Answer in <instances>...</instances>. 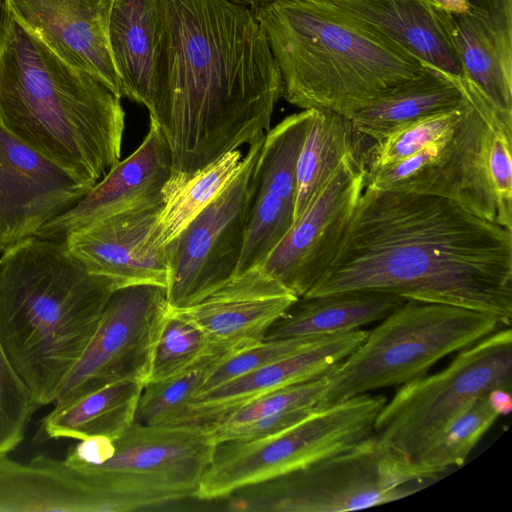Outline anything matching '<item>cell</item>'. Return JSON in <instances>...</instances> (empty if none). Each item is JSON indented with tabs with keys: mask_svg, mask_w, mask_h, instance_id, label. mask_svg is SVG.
<instances>
[{
	"mask_svg": "<svg viewBox=\"0 0 512 512\" xmlns=\"http://www.w3.org/2000/svg\"><path fill=\"white\" fill-rule=\"evenodd\" d=\"M500 327L484 312L405 300L327 373L315 409L421 377L440 359Z\"/></svg>",
	"mask_w": 512,
	"mask_h": 512,
	"instance_id": "obj_7",
	"label": "cell"
},
{
	"mask_svg": "<svg viewBox=\"0 0 512 512\" xmlns=\"http://www.w3.org/2000/svg\"><path fill=\"white\" fill-rule=\"evenodd\" d=\"M163 204L116 214L73 230L63 238L66 249L89 272L113 280L118 289L136 285L167 288L166 247L158 248L152 241Z\"/></svg>",
	"mask_w": 512,
	"mask_h": 512,
	"instance_id": "obj_17",
	"label": "cell"
},
{
	"mask_svg": "<svg viewBox=\"0 0 512 512\" xmlns=\"http://www.w3.org/2000/svg\"><path fill=\"white\" fill-rule=\"evenodd\" d=\"M328 336L329 335L262 340L255 345L240 350L220 363L208 376L195 396L306 349Z\"/></svg>",
	"mask_w": 512,
	"mask_h": 512,
	"instance_id": "obj_37",
	"label": "cell"
},
{
	"mask_svg": "<svg viewBox=\"0 0 512 512\" xmlns=\"http://www.w3.org/2000/svg\"><path fill=\"white\" fill-rule=\"evenodd\" d=\"M172 172L166 138L153 121L141 145L114 165L71 208L46 222L36 237L63 240L69 232L123 212L162 205Z\"/></svg>",
	"mask_w": 512,
	"mask_h": 512,
	"instance_id": "obj_18",
	"label": "cell"
},
{
	"mask_svg": "<svg viewBox=\"0 0 512 512\" xmlns=\"http://www.w3.org/2000/svg\"><path fill=\"white\" fill-rule=\"evenodd\" d=\"M452 15L469 12L468 0H431Z\"/></svg>",
	"mask_w": 512,
	"mask_h": 512,
	"instance_id": "obj_42",
	"label": "cell"
},
{
	"mask_svg": "<svg viewBox=\"0 0 512 512\" xmlns=\"http://www.w3.org/2000/svg\"><path fill=\"white\" fill-rule=\"evenodd\" d=\"M382 394H360L323 408L278 433L215 444L195 498L214 500L349 449L373 434L386 403Z\"/></svg>",
	"mask_w": 512,
	"mask_h": 512,
	"instance_id": "obj_10",
	"label": "cell"
},
{
	"mask_svg": "<svg viewBox=\"0 0 512 512\" xmlns=\"http://www.w3.org/2000/svg\"><path fill=\"white\" fill-rule=\"evenodd\" d=\"M298 299L261 267L235 274L199 302L169 312L198 328L216 345L245 349Z\"/></svg>",
	"mask_w": 512,
	"mask_h": 512,
	"instance_id": "obj_20",
	"label": "cell"
},
{
	"mask_svg": "<svg viewBox=\"0 0 512 512\" xmlns=\"http://www.w3.org/2000/svg\"><path fill=\"white\" fill-rule=\"evenodd\" d=\"M283 81L250 8L157 0L150 121L171 158L164 201L199 170L269 130Z\"/></svg>",
	"mask_w": 512,
	"mask_h": 512,
	"instance_id": "obj_1",
	"label": "cell"
},
{
	"mask_svg": "<svg viewBox=\"0 0 512 512\" xmlns=\"http://www.w3.org/2000/svg\"><path fill=\"white\" fill-rule=\"evenodd\" d=\"M0 123L24 144L94 186L120 161L121 98L67 63L0 6Z\"/></svg>",
	"mask_w": 512,
	"mask_h": 512,
	"instance_id": "obj_3",
	"label": "cell"
},
{
	"mask_svg": "<svg viewBox=\"0 0 512 512\" xmlns=\"http://www.w3.org/2000/svg\"><path fill=\"white\" fill-rule=\"evenodd\" d=\"M0 455V512H105L101 495L64 460L39 454L28 463Z\"/></svg>",
	"mask_w": 512,
	"mask_h": 512,
	"instance_id": "obj_23",
	"label": "cell"
},
{
	"mask_svg": "<svg viewBox=\"0 0 512 512\" xmlns=\"http://www.w3.org/2000/svg\"><path fill=\"white\" fill-rule=\"evenodd\" d=\"M404 298L378 291L299 297L267 329L263 340L325 336L360 329L387 317Z\"/></svg>",
	"mask_w": 512,
	"mask_h": 512,
	"instance_id": "obj_24",
	"label": "cell"
},
{
	"mask_svg": "<svg viewBox=\"0 0 512 512\" xmlns=\"http://www.w3.org/2000/svg\"><path fill=\"white\" fill-rule=\"evenodd\" d=\"M498 417L488 394L476 398L441 430L413 464L426 478L439 479L448 468L465 464Z\"/></svg>",
	"mask_w": 512,
	"mask_h": 512,
	"instance_id": "obj_32",
	"label": "cell"
},
{
	"mask_svg": "<svg viewBox=\"0 0 512 512\" xmlns=\"http://www.w3.org/2000/svg\"><path fill=\"white\" fill-rule=\"evenodd\" d=\"M313 408L283 411L222 430H206L213 444L230 440H253L278 433L309 415ZM204 426V425H203Z\"/></svg>",
	"mask_w": 512,
	"mask_h": 512,
	"instance_id": "obj_38",
	"label": "cell"
},
{
	"mask_svg": "<svg viewBox=\"0 0 512 512\" xmlns=\"http://www.w3.org/2000/svg\"><path fill=\"white\" fill-rule=\"evenodd\" d=\"M234 4L246 6V7H254L257 5H262L271 2L272 0H228Z\"/></svg>",
	"mask_w": 512,
	"mask_h": 512,
	"instance_id": "obj_43",
	"label": "cell"
},
{
	"mask_svg": "<svg viewBox=\"0 0 512 512\" xmlns=\"http://www.w3.org/2000/svg\"><path fill=\"white\" fill-rule=\"evenodd\" d=\"M264 136L248 145L229 185L165 246L170 309L199 302L235 274L244 244L252 173Z\"/></svg>",
	"mask_w": 512,
	"mask_h": 512,
	"instance_id": "obj_12",
	"label": "cell"
},
{
	"mask_svg": "<svg viewBox=\"0 0 512 512\" xmlns=\"http://www.w3.org/2000/svg\"><path fill=\"white\" fill-rule=\"evenodd\" d=\"M422 63L463 74L453 15L431 0H333Z\"/></svg>",
	"mask_w": 512,
	"mask_h": 512,
	"instance_id": "obj_22",
	"label": "cell"
},
{
	"mask_svg": "<svg viewBox=\"0 0 512 512\" xmlns=\"http://www.w3.org/2000/svg\"><path fill=\"white\" fill-rule=\"evenodd\" d=\"M291 105L350 117L418 75L424 63L333 0L250 7Z\"/></svg>",
	"mask_w": 512,
	"mask_h": 512,
	"instance_id": "obj_5",
	"label": "cell"
},
{
	"mask_svg": "<svg viewBox=\"0 0 512 512\" xmlns=\"http://www.w3.org/2000/svg\"><path fill=\"white\" fill-rule=\"evenodd\" d=\"M462 92L452 75L432 65L349 117L358 132L378 141L421 118L457 107Z\"/></svg>",
	"mask_w": 512,
	"mask_h": 512,
	"instance_id": "obj_25",
	"label": "cell"
},
{
	"mask_svg": "<svg viewBox=\"0 0 512 512\" xmlns=\"http://www.w3.org/2000/svg\"><path fill=\"white\" fill-rule=\"evenodd\" d=\"M223 349L237 348L216 345L200 328L168 312L154 349L147 383L175 376Z\"/></svg>",
	"mask_w": 512,
	"mask_h": 512,
	"instance_id": "obj_33",
	"label": "cell"
},
{
	"mask_svg": "<svg viewBox=\"0 0 512 512\" xmlns=\"http://www.w3.org/2000/svg\"><path fill=\"white\" fill-rule=\"evenodd\" d=\"M378 291L512 318V230L447 198L365 186L305 296ZM303 296V297H305Z\"/></svg>",
	"mask_w": 512,
	"mask_h": 512,
	"instance_id": "obj_2",
	"label": "cell"
},
{
	"mask_svg": "<svg viewBox=\"0 0 512 512\" xmlns=\"http://www.w3.org/2000/svg\"><path fill=\"white\" fill-rule=\"evenodd\" d=\"M456 79L465 100L457 123L410 157L367 169L366 186L447 198L512 230V110Z\"/></svg>",
	"mask_w": 512,
	"mask_h": 512,
	"instance_id": "obj_6",
	"label": "cell"
},
{
	"mask_svg": "<svg viewBox=\"0 0 512 512\" xmlns=\"http://www.w3.org/2000/svg\"><path fill=\"white\" fill-rule=\"evenodd\" d=\"M488 400L499 416H506L511 412V391L503 388L493 389L488 393Z\"/></svg>",
	"mask_w": 512,
	"mask_h": 512,
	"instance_id": "obj_41",
	"label": "cell"
},
{
	"mask_svg": "<svg viewBox=\"0 0 512 512\" xmlns=\"http://www.w3.org/2000/svg\"><path fill=\"white\" fill-rule=\"evenodd\" d=\"M311 116L312 109L302 110L265 133L252 173L244 244L235 274L261 267L294 223L297 160Z\"/></svg>",
	"mask_w": 512,
	"mask_h": 512,
	"instance_id": "obj_15",
	"label": "cell"
},
{
	"mask_svg": "<svg viewBox=\"0 0 512 512\" xmlns=\"http://www.w3.org/2000/svg\"><path fill=\"white\" fill-rule=\"evenodd\" d=\"M412 462L385 454L372 434L357 445L226 497L227 509L253 512H347L393 502L421 490Z\"/></svg>",
	"mask_w": 512,
	"mask_h": 512,
	"instance_id": "obj_8",
	"label": "cell"
},
{
	"mask_svg": "<svg viewBox=\"0 0 512 512\" xmlns=\"http://www.w3.org/2000/svg\"><path fill=\"white\" fill-rule=\"evenodd\" d=\"M453 19L462 75L496 105L512 110V56L501 49L492 32L475 15L456 14Z\"/></svg>",
	"mask_w": 512,
	"mask_h": 512,
	"instance_id": "obj_29",
	"label": "cell"
},
{
	"mask_svg": "<svg viewBox=\"0 0 512 512\" xmlns=\"http://www.w3.org/2000/svg\"><path fill=\"white\" fill-rule=\"evenodd\" d=\"M243 154L234 149L199 170L168 196L160 209L152 241L164 248L229 185L241 168Z\"/></svg>",
	"mask_w": 512,
	"mask_h": 512,
	"instance_id": "obj_30",
	"label": "cell"
},
{
	"mask_svg": "<svg viewBox=\"0 0 512 512\" xmlns=\"http://www.w3.org/2000/svg\"><path fill=\"white\" fill-rule=\"evenodd\" d=\"M327 373L309 381L262 394L202 425L207 430H222L283 411L301 408L315 409L326 384Z\"/></svg>",
	"mask_w": 512,
	"mask_h": 512,
	"instance_id": "obj_35",
	"label": "cell"
},
{
	"mask_svg": "<svg viewBox=\"0 0 512 512\" xmlns=\"http://www.w3.org/2000/svg\"><path fill=\"white\" fill-rule=\"evenodd\" d=\"M239 351L223 349L214 352L175 376L146 383L138 399L134 423L145 426L185 425L189 404L208 376L220 363Z\"/></svg>",
	"mask_w": 512,
	"mask_h": 512,
	"instance_id": "obj_31",
	"label": "cell"
},
{
	"mask_svg": "<svg viewBox=\"0 0 512 512\" xmlns=\"http://www.w3.org/2000/svg\"><path fill=\"white\" fill-rule=\"evenodd\" d=\"M113 440L105 436H93L71 447L64 462L71 468L84 465H98L106 461L113 453Z\"/></svg>",
	"mask_w": 512,
	"mask_h": 512,
	"instance_id": "obj_40",
	"label": "cell"
},
{
	"mask_svg": "<svg viewBox=\"0 0 512 512\" xmlns=\"http://www.w3.org/2000/svg\"><path fill=\"white\" fill-rule=\"evenodd\" d=\"M37 407L0 341V455L15 450L23 441Z\"/></svg>",
	"mask_w": 512,
	"mask_h": 512,
	"instance_id": "obj_36",
	"label": "cell"
},
{
	"mask_svg": "<svg viewBox=\"0 0 512 512\" xmlns=\"http://www.w3.org/2000/svg\"><path fill=\"white\" fill-rule=\"evenodd\" d=\"M369 144L350 152L261 268L305 296L332 263L366 186Z\"/></svg>",
	"mask_w": 512,
	"mask_h": 512,
	"instance_id": "obj_14",
	"label": "cell"
},
{
	"mask_svg": "<svg viewBox=\"0 0 512 512\" xmlns=\"http://www.w3.org/2000/svg\"><path fill=\"white\" fill-rule=\"evenodd\" d=\"M469 12L481 19L501 49L512 56V0H468Z\"/></svg>",
	"mask_w": 512,
	"mask_h": 512,
	"instance_id": "obj_39",
	"label": "cell"
},
{
	"mask_svg": "<svg viewBox=\"0 0 512 512\" xmlns=\"http://www.w3.org/2000/svg\"><path fill=\"white\" fill-rule=\"evenodd\" d=\"M114 0H7L15 17L51 50L122 98L109 46Z\"/></svg>",
	"mask_w": 512,
	"mask_h": 512,
	"instance_id": "obj_19",
	"label": "cell"
},
{
	"mask_svg": "<svg viewBox=\"0 0 512 512\" xmlns=\"http://www.w3.org/2000/svg\"><path fill=\"white\" fill-rule=\"evenodd\" d=\"M512 389V331L500 327L463 348L443 370L402 385L379 411L373 435L388 456L412 462L470 402Z\"/></svg>",
	"mask_w": 512,
	"mask_h": 512,
	"instance_id": "obj_9",
	"label": "cell"
},
{
	"mask_svg": "<svg viewBox=\"0 0 512 512\" xmlns=\"http://www.w3.org/2000/svg\"><path fill=\"white\" fill-rule=\"evenodd\" d=\"M92 186L11 134L0 123V254L36 237Z\"/></svg>",
	"mask_w": 512,
	"mask_h": 512,
	"instance_id": "obj_16",
	"label": "cell"
},
{
	"mask_svg": "<svg viewBox=\"0 0 512 512\" xmlns=\"http://www.w3.org/2000/svg\"><path fill=\"white\" fill-rule=\"evenodd\" d=\"M157 0H114L109 46L122 97L152 107Z\"/></svg>",
	"mask_w": 512,
	"mask_h": 512,
	"instance_id": "obj_26",
	"label": "cell"
},
{
	"mask_svg": "<svg viewBox=\"0 0 512 512\" xmlns=\"http://www.w3.org/2000/svg\"><path fill=\"white\" fill-rule=\"evenodd\" d=\"M462 92V91H461ZM465 100L450 110L409 123L384 138L373 141L366 151L367 169L402 161L449 131L460 119Z\"/></svg>",
	"mask_w": 512,
	"mask_h": 512,
	"instance_id": "obj_34",
	"label": "cell"
},
{
	"mask_svg": "<svg viewBox=\"0 0 512 512\" xmlns=\"http://www.w3.org/2000/svg\"><path fill=\"white\" fill-rule=\"evenodd\" d=\"M6 0H0V6L5 2Z\"/></svg>",
	"mask_w": 512,
	"mask_h": 512,
	"instance_id": "obj_44",
	"label": "cell"
},
{
	"mask_svg": "<svg viewBox=\"0 0 512 512\" xmlns=\"http://www.w3.org/2000/svg\"><path fill=\"white\" fill-rule=\"evenodd\" d=\"M372 141L351 120L326 109H312L296 167L294 222L318 195L344 158Z\"/></svg>",
	"mask_w": 512,
	"mask_h": 512,
	"instance_id": "obj_28",
	"label": "cell"
},
{
	"mask_svg": "<svg viewBox=\"0 0 512 512\" xmlns=\"http://www.w3.org/2000/svg\"><path fill=\"white\" fill-rule=\"evenodd\" d=\"M98 465L75 467L97 489L106 512H127L195 497L214 444L201 424L133 423Z\"/></svg>",
	"mask_w": 512,
	"mask_h": 512,
	"instance_id": "obj_11",
	"label": "cell"
},
{
	"mask_svg": "<svg viewBox=\"0 0 512 512\" xmlns=\"http://www.w3.org/2000/svg\"><path fill=\"white\" fill-rule=\"evenodd\" d=\"M168 312L164 287L136 285L117 289L54 405L118 382L145 385Z\"/></svg>",
	"mask_w": 512,
	"mask_h": 512,
	"instance_id": "obj_13",
	"label": "cell"
},
{
	"mask_svg": "<svg viewBox=\"0 0 512 512\" xmlns=\"http://www.w3.org/2000/svg\"><path fill=\"white\" fill-rule=\"evenodd\" d=\"M117 289L63 240L32 237L0 254V341L38 407L54 404Z\"/></svg>",
	"mask_w": 512,
	"mask_h": 512,
	"instance_id": "obj_4",
	"label": "cell"
},
{
	"mask_svg": "<svg viewBox=\"0 0 512 512\" xmlns=\"http://www.w3.org/2000/svg\"><path fill=\"white\" fill-rule=\"evenodd\" d=\"M143 384L123 381L104 386L54 408L42 419L34 442L70 438L119 437L134 423Z\"/></svg>",
	"mask_w": 512,
	"mask_h": 512,
	"instance_id": "obj_27",
	"label": "cell"
},
{
	"mask_svg": "<svg viewBox=\"0 0 512 512\" xmlns=\"http://www.w3.org/2000/svg\"><path fill=\"white\" fill-rule=\"evenodd\" d=\"M368 331L331 334L306 349L193 397L185 425H202L262 394L326 374L366 338Z\"/></svg>",
	"mask_w": 512,
	"mask_h": 512,
	"instance_id": "obj_21",
	"label": "cell"
}]
</instances>
